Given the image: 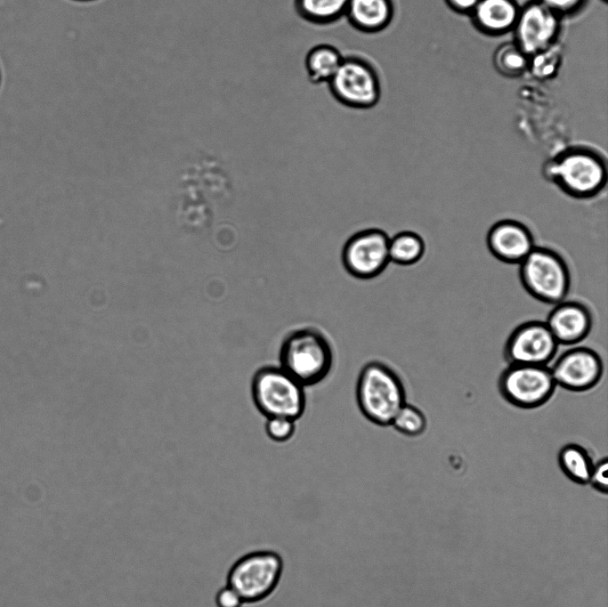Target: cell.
<instances>
[{"mask_svg":"<svg viewBox=\"0 0 608 607\" xmlns=\"http://www.w3.org/2000/svg\"><path fill=\"white\" fill-rule=\"evenodd\" d=\"M243 603L239 594L225 583L215 595L216 607H241Z\"/></svg>","mask_w":608,"mask_h":607,"instance_id":"cell-27","label":"cell"},{"mask_svg":"<svg viewBox=\"0 0 608 607\" xmlns=\"http://www.w3.org/2000/svg\"><path fill=\"white\" fill-rule=\"evenodd\" d=\"M251 396L266 418L284 417L296 421L306 407L304 386L280 366H264L255 371Z\"/></svg>","mask_w":608,"mask_h":607,"instance_id":"cell-5","label":"cell"},{"mask_svg":"<svg viewBox=\"0 0 608 607\" xmlns=\"http://www.w3.org/2000/svg\"><path fill=\"white\" fill-rule=\"evenodd\" d=\"M498 388L510 405L533 409L552 398L556 384L548 366L507 364L499 375Z\"/></svg>","mask_w":608,"mask_h":607,"instance_id":"cell-8","label":"cell"},{"mask_svg":"<svg viewBox=\"0 0 608 607\" xmlns=\"http://www.w3.org/2000/svg\"><path fill=\"white\" fill-rule=\"evenodd\" d=\"M425 253V240L417 232L404 231L390 239V262H393L398 265H413L423 258Z\"/></svg>","mask_w":608,"mask_h":607,"instance_id":"cell-20","label":"cell"},{"mask_svg":"<svg viewBox=\"0 0 608 607\" xmlns=\"http://www.w3.org/2000/svg\"><path fill=\"white\" fill-rule=\"evenodd\" d=\"M530 57L515 43L509 42L499 45L493 54V65L503 76L515 77L529 68Z\"/></svg>","mask_w":608,"mask_h":607,"instance_id":"cell-21","label":"cell"},{"mask_svg":"<svg viewBox=\"0 0 608 607\" xmlns=\"http://www.w3.org/2000/svg\"><path fill=\"white\" fill-rule=\"evenodd\" d=\"M545 322L559 345H574L588 336L594 320L584 303L563 300L554 305Z\"/></svg>","mask_w":608,"mask_h":607,"instance_id":"cell-14","label":"cell"},{"mask_svg":"<svg viewBox=\"0 0 608 607\" xmlns=\"http://www.w3.org/2000/svg\"><path fill=\"white\" fill-rule=\"evenodd\" d=\"M391 425L405 436L417 437L426 431L427 421L418 408L406 402L394 417Z\"/></svg>","mask_w":608,"mask_h":607,"instance_id":"cell-22","label":"cell"},{"mask_svg":"<svg viewBox=\"0 0 608 607\" xmlns=\"http://www.w3.org/2000/svg\"><path fill=\"white\" fill-rule=\"evenodd\" d=\"M549 368L556 386L573 393L593 389L601 381L604 369L602 357L584 346L563 352Z\"/></svg>","mask_w":608,"mask_h":607,"instance_id":"cell-12","label":"cell"},{"mask_svg":"<svg viewBox=\"0 0 608 607\" xmlns=\"http://www.w3.org/2000/svg\"><path fill=\"white\" fill-rule=\"evenodd\" d=\"M395 10L394 0H349L345 17L357 31L377 34L392 24Z\"/></svg>","mask_w":608,"mask_h":607,"instance_id":"cell-16","label":"cell"},{"mask_svg":"<svg viewBox=\"0 0 608 607\" xmlns=\"http://www.w3.org/2000/svg\"><path fill=\"white\" fill-rule=\"evenodd\" d=\"M559 344L545 321L528 320L508 336L503 355L507 364L548 366Z\"/></svg>","mask_w":608,"mask_h":607,"instance_id":"cell-10","label":"cell"},{"mask_svg":"<svg viewBox=\"0 0 608 607\" xmlns=\"http://www.w3.org/2000/svg\"><path fill=\"white\" fill-rule=\"evenodd\" d=\"M328 85L336 101L356 109L375 107L382 93L381 78L377 68L369 59L359 54L344 56Z\"/></svg>","mask_w":608,"mask_h":607,"instance_id":"cell-6","label":"cell"},{"mask_svg":"<svg viewBox=\"0 0 608 607\" xmlns=\"http://www.w3.org/2000/svg\"><path fill=\"white\" fill-rule=\"evenodd\" d=\"M558 15L536 0L521 6L513 28L514 42L529 57L555 45L561 31Z\"/></svg>","mask_w":608,"mask_h":607,"instance_id":"cell-11","label":"cell"},{"mask_svg":"<svg viewBox=\"0 0 608 607\" xmlns=\"http://www.w3.org/2000/svg\"><path fill=\"white\" fill-rule=\"evenodd\" d=\"M264 428L267 436L272 441L285 442L293 437L296 431V421L284 417H268Z\"/></svg>","mask_w":608,"mask_h":607,"instance_id":"cell-24","label":"cell"},{"mask_svg":"<svg viewBox=\"0 0 608 607\" xmlns=\"http://www.w3.org/2000/svg\"><path fill=\"white\" fill-rule=\"evenodd\" d=\"M479 0H445L448 6L460 14H470Z\"/></svg>","mask_w":608,"mask_h":607,"instance_id":"cell-28","label":"cell"},{"mask_svg":"<svg viewBox=\"0 0 608 607\" xmlns=\"http://www.w3.org/2000/svg\"><path fill=\"white\" fill-rule=\"evenodd\" d=\"M602 1H603V2H604V3H606V2H607V0H602Z\"/></svg>","mask_w":608,"mask_h":607,"instance_id":"cell-30","label":"cell"},{"mask_svg":"<svg viewBox=\"0 0 608 607\" xmlns=\"http://www.w3.org/2000/svg\"><path fill=\"white\" fill-rule=\"evenodd\" d=\"M344 55L332 45L320 44L312 47L304 59V68L311 83L328 84L339 68Z\"/></svg>","mask_w":608,"mask_h":607,"instance_id":"cell-17","label":"cell"},{"mask_svg":"<svg viewBox=\"0 0 608 607\" xmlns=\"http://www.w3.org/2000/svg\"><path fill=\"white\" fill-rule=\"evenodd\" d=\"M558 465L571 481L578 484L589 482L594 462L582 446L569 443L563 446L557 455Z\"/></svg>","mask_w":608,"mask_h":607,"instance_id":"cell-19","label":"cell"},{"mask_svg":"<svg viewBox=\"0 0 608 607\" xmlns=\"http://www.w3.org/2000/svg\"><path fill=\"white\" fill-rule=\"evenodd\" d=\"M561 56L555 45L530 57L528 70L539 79L550 78L556 72Z\"/></svg>","mask_w":608,"mask_h":607,"instance_id":"cell-23","label":"cell"},{"mask_svg":"<svg viewBox=\"0 0 608 607\" xmlns=\"http://www.w3.org/2000/svg\"><path fill=\"white\" fill-rule=\"evenodd\" d=\"M543 174L571 198L587 200L597 197L606 187L608 170L604 155L586 145H572L550 158Z\"/></svg>","mask_w":608,"mask_h":607,"instance_id":"cell-1","label":"cell"},{"mask_svg":"<svg viewBox=\"0 0 608 607\" xmlns=\"http://www.w3.org/2000/svg\"><path fill=\"white\" fill-rule=\"evenodd\" d=\"M349 0H294V7L305 21L325 26L345 17Z\"/></svg>","mask_w":608,"mask_h":607,"instance_id":"cell-18","label":"cell"},{"mask_svg":"<svg viewBox=\"0 0 608 607\" xmlns=\"http://www.w3.org/2000/svg\"><path fill=\"white\" fill-rule=\"evenodd\" d=\"M530 228L515 219L494 223L486 235V246L491 255L506 264H519L536 246Z\"/></svg>","mask_w":608,"mask_h":607,"instance_id":"cell-13","label":"cell"},{"mask_svg":"<svg viewBox=\"0 0 608 607\" xmlns=\"http://www.w3.org/2000/svg\"><path fill=\"white\" fill-rule=\"evenodd\" d=\"M518 265L521 285L532 298L551 305L566 299L572 275L567 262L559 252L535 246Z\"/></svg>","mask_w":608,"mask_h":607,"instance_id":"cell-4","label":"cell"},{"mask_svg":"<svg viewBox=\"0 0 608 607\" xmlns=\"http://www.w3.org/2000/svg\"><path fill=\"white\" fill-rule=\"evenodd\" d=\"M78 1H89V0H78Z\"/></svg>","mask_w":608,"mask_h":607,"instance_id":"cell-31","label":"cell"},{"mask_svg":"<svg viewBox=\"0 0 608 607\" xmlns=\"http://www.w3.org/2000/svg\"><path fill=\"white\" fill-rule=\"evenodd\" d=\"M0 84H1V71H0Z\"/></svg>","mask_w":608,"mask_h":607,"instance_id":"cell-29","label":"cell"},{"mask_svg":"<svg viewBox=\"0 0 608 607\" xmlns=\"http://www.w3.org/2000/svg\"><path fill=\"white\" fill-rule=\"evenodd\" d=\"M555 12L560 18L579 13L587 4L588 0H536Z\"/></svg>","mask_w":608,"mask_h":607,"instance_id":"cell-25","label":"cell"},{"mask_svg":"<svg viewBox=\"0 0 608 607\" xmlns=\"http://www.w3.org/2000/svg\"><path fill=\"white\" fill-rule=\"evenodd\" d=\"M356 401L360 411L369 422L388 426L406 403V391L392 368L380 361H370L359 374Z\"/></svg>","mask_w":608,"mask_h":607,"instance_id":"cell-3","label":"cell"},{"mask_svg":"<svg viewBox=\"0 0 608 607\" xmlns=\"http://www.w3.org/2000/svg\"><path fill=\"white\" fill-rule=\"evenodd\" d=\"M592 486L601 493H607L608 491V459L603 457L596 463H594L593 469L590 474L589 482Z\"/></svg>","mask_w":608,"mask_h":607,"instance_id":"cell-26","label":"cell"},{"mask_svg":"<svg viewBox=\"0 0 608 607\" xmlns=\"http://www.w3.org/2000/svg\"><path fill=\"white\" fill-rule=\"evenodd\" d=\"M280 556L269 550H256L234 560L225 573V584L233 588L245 603L267 596L281 575Z\"/></svg>","mask_w":608,"mask_h":607,"instance_id":"cell-7","label":"cell"},{"mask_svg":"<svg viewBox=\"0 0 608 607\" xmlns=\"http://www.w3.org/2000/svg\"><path fill=\"white\" fill-rule=\"evenodd\" d=\"M389 241L388 235L380 229L356 232L348 239L342 251L345 269L360 279L377 277L390 262Z\"/></svg>","mask_w":608,"mask_h":607,"instance_id":"cell-9","label":"cell"},{"mask_svg":"<svg viewBox=\"0 0 608 607\" xmlns=\"http://www.w3.org/2000/svg\"><path fill=\"white\" fill-rule=\"evenodd\" d=\"M280 367L305 386L322 382L333 367V351L328 338L313 328L288 333L279 352Z\"/></svg>","mask_w":608,"mask_h":607,"instance_id":"cell-2","label":"cell"},{"mask_svg":"<svg viewBox=\"0 0 608 607\" xmlns=\"http://www.w3.org/2000/svg\"><path fill=\"white\" fill-rule=\"evenodd\" d=\"M520 9L517 0H479L469 15L476 29L497 36L513 30Z\"/></svg>","mask_w":608,"mask_h":607,"instance_id":"cell-15","label":"cell"}]
</instances>
